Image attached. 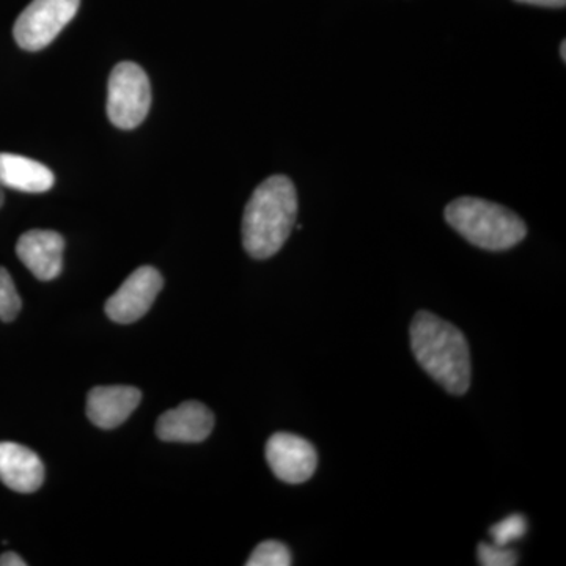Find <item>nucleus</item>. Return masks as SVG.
Instances as JSON below:
<instances>
[{
  "instance_id": "obj_1",
  "label": "nucleus",
  "mask_w": 566,
  "mask_h": 566,
  "mask_svg": "<svg viewBox=\"0 0 566 566\" xmlns=\"http://www.w3.org/2000/svg\"><path fill=\"white\" fill-rule=\"evenodd\" d=\"M411 348L420 367L447 392H468L471 352L458 327L430 312H419L411 324Z\"/></svg>"
},
{
  "instance_id": "obj_2",
  "label": "nucleus",
  "mask_w": 566,
  "mask_h": 566,
  "mask_svg": "<svg viewBox=\"0 0 566 566\" xmlns=\"http://www.w3.org/2000/svg\"><path fill=\"white\" fill-rule=\"evenodd\" d=\"M297 216V193L293 181L283 175L264 180L253 191L243 216L245 252L266 260L281 251L292 233Z\"/></svg>"
},
{
  "instance_id": "obj_3",
  "label": "nucleus",
  "mask_w": 566,
  "mask_h": 566,
  "mask_svg": "<svg viewBox=\"0 0 566 566\" xmlns=\"http://www.w3.org/2000/svg\"><path fill=\"white\" fill-rule=\"evenodd\" d=\"M446 221L469 243L486 251L515 248L527 234L526 223L515 212L476 197H461L447 205Z\"/></svg>"
},
{
  "instance_id": "obj_4",
  "label": "nucleus",
  "mask_w": 566,
  "mask_h": 566,
  "mask_svg": "<svg viewBox=\"0 0 566 566\" xmlns=\"http://www.w3.org/2000/svg\"><path fill=\"white\" fill-rule=\"evenodd\" d=\"M107 92V115L112 125L134 129L147 118L151 107V85L147 73L137 63L115 65Z\"/></svg>"
},
{
  "instance_id": "obj_5",
  "label": "nucleus",
  "mask_w": 566,
  "mask_h": 566,
  "mask_svg": "<svg viewBox=\"0 0 566 566\" xmlns=\"http://www.w3.org/2000/svg\"><path fill=\"white\" fill-rule=\"evenodd\" d=\"M81 0H32L14 22L13 35L24 51H41L57 39L80 10Z\"/></svg>"
},
{
  "instance_id": "obj_6",
  "label": "nucleus",
  "mask_w": 566,
  "mask_h": 566,
  "mask_svg": "<svg viewBox=\"0 0 566 566\" xmlns=\"http://www.w3.org/2000/svg\"><path fill=\"white\" fill-rule=\"evenodd\" d=\"M163 286L164 279L158 270L151 266L139 268L107 301V316L112 322L120 324L137 322L150 311Z\"/></svg>"
},
{
  "instance_id": "obj_7",
  "label": "nucleus",
  "mask_w": 566,
  "mask_h": 566,
  "mask_svg": "<svg viewBox=\"0 0 566 566\" xmlns=\"http://www.w3.org/2000/svg\"><path fill=\"white\" fill-rule=\"evenodd\" d=\"M266 461L279 480L290 485H300L315 474L318 453L301 436L275 433L266 444Z\"/></svg>"
},
{
  "instance_id": "obj_8",
  "label": "nucleus",
  "mask_w": 566,
  "mask_h": 566,
  "mask_svg": "<svg viewBox=\"0 0 566 566\" xmlns=\"http://www.w3.org/2000/svg\"><path fill=\"white\" fill-rule=\"evenodd\" d=\"M65 240L52 230H31L20 238L17 253L24 266L39 281L50 282L59 277L63 268Z\"/></svg>"
},
{
  "instance_id": "obj_9",
  "label": "nucleus",
  "mask_w": 566,
  "mask_h": 566,
  "mask_svg": "<svg viewBox=\"0 0 566 566\" xmlns=\"http://www.w3.org/2000/svg\"><path fill=\"white\" fill-rule=\"evenodd\" d=\"M214 416L199 401H186L159 417L156 434L166 442L196 444L211 434Z\"/></svg>"
},
{
  "instance_id": "obj_10",
  "label": "nucleus",
  "mask_w": 566,
  "mask_h": 566,
  "mask_svg": "<svg viewBox=\"0 0 566 566\" xmlns=\"http://www.w3.org/2000/svg\"><path fill=\"white\" fill-rule=\"evenodd\" d=\"M142 392L132 386L95 387L88 392L87 417L103 430L120 427L136 411Z\"/></svg>"
},
{
  "instance_id": "obj_11",
  "label": "nucleus",
  "mask_w": 566,
  "mask_h": 566,
  "mask_svg": "<svg viewBox=\"0 0 566 566\" xmlns=\"http://www.w3.org/2000/svg\"><path fill=\"white\" fill-rule=\"evenodd\" d=\"M0 482L17 493H35L44 482L43 461L29 447L0 442Z\"/></svg>"
},
{
  "instance_id": "obj_12",
  "label": "nucleus",
  "mask_w": 566,
  "mask_h": 566,
  "mask_svg": "<svg viewBox=\"0 0 566 566\" xmlns=\"http://www.w3.org/2000/svg\"><path fill=\"white\" fill-rule=\"evenodd\" d=\"M55 177L50 167L13 153H0V186L14 191L40 193L50 191Z\"/></svg>"
},
{
  "instance_id": "obj_13",
  "label": "nucleus",
  "mask_w": 566,
  "mask_h": 566,
  "mask_svg": "<svg viewBox=\"0 0 566 566\" xmlns=\"http://www.w3.org/2000/svg\"><path fill=\"white\" fill-rule=\"evenodd\" d=\"M292 553L289 547L283 545L281 542L260 543L259 546L253 549L251 557L245 562L248 566H290L292 565Z\"/></svg>"
},
{
  "instance_id": "obj_14",
  "label": "nucleus",
  "mask_w": 566,
  "mask_h": 566,
  "mask_svg": "<svg viewBox=\"0 0 566 566\" xmlns=\"http://www.w3.org/2000/svg\"><path fill=\"white\" fill-rule=\"evenodd\" d=\"M22 307L20 294L6 268L0 266V319L13 322Z\"/></svg>"
},
{
  "instance_id": "obj_15",
  "label": "nucleus",
  "mask_w": 566,
  "mask_h": 566,
  "mask_svg": "<svg viewBox=\"0 0 566 566\" xmlns=\"http://www.w3.org/2000/svg\"><path fill=\"white\" fill-rule=\"evenodd\" d=\"M527 532V521L523 515H512L505 517V520L499 521L490 528L491 538H493L494 545L509 546L510 543L516 542V539L523 538Z\"/></svg>"
},
{
  "instance_id": "obj_16",
  "label": "nucleus",
  "mask_w": 566,
  "mask_h": 566,
  "mask_svg": "<svg viewBox=\"0 0 566 566\" xmlns=\"http://www.w3.org/2000/svg\"><path fill=\"white\" fill-rule=\"evenodd\" d=\"M476 556H479V564L483 566H513L517 564L516 551L510 549L509 546L480 543Z\"/></svg>"
},
{
  "instance_id": "obj_17",
  "label": "nucleus",
  "mask_w": 566,
  "mask_h": 566,
  "mask_svg": "<svg viewBox=\"0 0 566 566\" xmlns=\"http://www.w3.org/2000/svg\"><path fill=\"white\" fill-rule=\"evenodd\" d=\"M520 3H527V6L549 7V9H564L566 0H516Z\"/></svg>"
},
{
  "instance_id": "obj_18",
  "label": "nucleus",
  "mask_w": 566,
  "mask_h": 566,
  "mask_svg": "<svg viewBox=\"0 0 566 566\" xmlns=\"http://www.w3.org/2000/svg\"><path fill=\"white\" fill-rule=\"evenodd\" d=\"M28 562L22 560V557L17 553H6L0 556V566H25Z\"/></svg>"
},
{
  "instance_id": "obj_19",
  "label": "nucleus",
  "mask_w": 566,
  "mask_h": 566,
  "mask_svg": "<svg viewBox=\"0 0 566 566\" xmlns=\"http://www.w3.org/2000/svg\"><path fill=\"white\" fill-rule=\"evenodd\" d=\"M562 61L566 62V41H562L560 46Z\"/></svg>"
},
{
  "instance_id": "obj_20",
  "label": "nucleus",
  "mask_w": 566,
  "mask_h": 566,
  "mask_svg": "<svg viewBox=\"0 0 566 566\" xmlns=\"http://www.w3.org/2000/svg\"><path fill=\"white\" fill-rule=\"evenodd\" d=\"M3 200H6V197H3L2 186H0V208H2Z\"/></svg>"
}]
</instances>
